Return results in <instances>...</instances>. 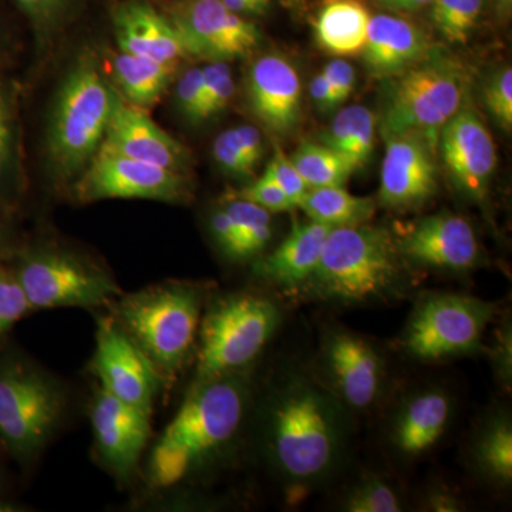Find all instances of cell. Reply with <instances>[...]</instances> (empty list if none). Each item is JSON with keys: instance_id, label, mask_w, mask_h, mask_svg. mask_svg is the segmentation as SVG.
<instances>
[{"instance_id": "obj_11", "label": "cell", "mask_w": 512, "mask_h": 512, "mask_svg": "<svg viewBox=\"0 0 512 512\" xmlns=\"http://www.w3.org/2000/svg\"><path fill=\"white\" fill-rule=\"evenodd\" d=\"M80 201L156 200L180 202L188 197L184 173L124 156L101 144L76 183Z\"/></svg>"}, {"instance_id": "obj_50", "label": "cell", "mask_w": 512, "mask_h": 512, "mask_svg": "<svg viewBox=\"0 0 512 512\" xmlns=\"http://www.w3.org/2000/svg\"><path fill=\"white\" fill-rule=\"evenodd\" d=\"M433 0H389L384 8L397 10V12H416L430 5Z\"/></svg>"}, {"instance_id": "obj_32", "label": "cell", "mask_w": 512, "mask_h": 512, "mask_svg": "<svg viewBox=\"0 0 512 512\" xmlns=\"http://www.w3.org/2000/svg\"><path fill=\"white\" fill-rule=\"evenodd\" d=\"M224 210L234 221L241 238L242 258L258 254L272 237L271 212L254 202L235 197L225 205Z\"/></svg>"}, {"instance_id": "obj_38", "label": "cell", "mask_w": 512, "mask_h": 512, "mask_svg": "<svg viewBox=\"0 0 512 512\" xmlns=\"http://www.w3.org/2000/svg\"><path fill=\"white\" fill-rule=\"evenodd\" d=\"M237 197L254 202L269 212H285L298 208L282 188L272 180L271 175L266 173L248 187L239 190Z\"/></svg>"}, {"instance_id": "obj_5", "label": "cell", "mask_w": 512, "mask_h": 512, "mask_svg": "<svg viewBox=\"0 0 512 512\" xmlns=\"http://www.w3.org/2000/svg\"><path fill=\"white\" fill-rule=\"evenodd\" d=\"M390 80L383 136L416 133L439 148L441 128L464 109L471 73L457 57L434 49Z\"/></svg>"}, {"instance_id": "obj_24", "label": "cell", "mask_w": 512, "mask_h": 512, "mask_svg": "<svg viewBox=\"0 0 512 512\" xmlns=\"http://www.w3.org/2000/svg\"><path fill=\"white\" fill-rule=\"evenodd\" d=\"M451 402L440 390L414 394L397 413L393 423L394 447L404 456H420L446 433Z\"/></svg>"}, {"instance_id": "obj_6", "label": "cell", "mask_w": 512, "mask_h": 512, "mask_svg": "<svg viewBox=\"0 0 512 512\" xmlns=\"http://www.w3.org/2000/svg\"><path fill=\"white\" fill-rule=\"evenodd\" d=\"M202 295L197 286L168 284L127 296L117 305V322L136 340L160 376L173 379L194 348Z\"/></svg>"}, {"instance_id": "obj_1", "label": "cell", "mask_w": 512, "mask_h": 512, "mask_svg": "<svg viewBox=\"0 0 512 512\" xmlns=\"http://www.w3.org/2000/svg\"><path fill=\"white\" fill-rule=\"evenodd\" d=\"M339 402L305 376H288L275 390L266 412V451L289 483H313L338 463L345 443Z\"/></svg>"}, {"instance_id": "obj_48", "label": "cell", "mask_w": 512, "mask_h": 512, "mask_svg": "<svg viewBox=\"0 0 512 512\" xmlns=\"http://www.w3.org/2000/svg\"><path fill=\"white\" fill-rule=\"evenodd\" d=\"M457 498L443 491H434L429 495V510L439 512H454L461 510Z\"/></svg>"}, {"instance_id": "obj_13", "label": "cell", "mask_w": 512, "mask_h": 512, "mask_svg": "<svg viewBox=\"0 0 512 512\" xmlns=\"http://www.w3.org/2000/svg\"><path fill=\"white\" fill-rule=\"evenodd\" d=\"M171 22L188 56L212 62L248 56L261 40L254 23L229 10L221 0H191L175 12Z\"/></svg>"}, {"instance_id": "obj_54", "label": "cell", "mask_w": 512, "mask_h": 512, "mask_svg": "<svg viewBox=\"0 0 512 512\" xmlns=\"http://www.w3.org/2000/svg\"><path fill=\"white\" fill-rule=\"evenodd\" d=\"M258 2H261L262 5L266 6V8H268L269 3H271V0H258Z\"/></svg>"}, {"instance_id": "obj_55", "label": "cell", "mask_w": 512, "mask_h": 512, "mask_svg": "<svg viewBox=\"0 0 512 512\" xmlns=\"http://www.w3.org/2000/svg\"><path fill=\"white\" fill-rule=\"evenodd\" d=\"M389 2V0H377V3H379V5H386V3Z\"/></svg>"}, {"instance_id": "obj_35", "label": "cell", "mask_w": 512, "mask_h": 512, "mask_svg": "<svg viewBox=\"0 0 512 512\" xmlns=\"http://www.w3.org/2000/svg\"><path fill=\"white\" fill-rule=\"evenodd\" d=\"M32 311L15 272L0 265V340Z\"/></svg>"}, {"instance_id": "obj_2", "label": "cell", "mask_w": 512, "mask_h": 512, "mask_svg": "<svg viewBox=\"0 0 512 512\" xmlns=\"http://www.w3.org/2000/svg\"><path fill=\"white\" fill-rule=\"evenodd\" d=\"M248 402V380L242 372L192 384L151 453V487H173L227 446L237 436Z\"/></svg>"}, {"instance_id": "obj_22", "label": "cell", "mask_w": 512, "mask_h": 512, "mask_svg": "<svg viewBox=\"0 0 512 512\" xmlns=\"http://www.w3.org/2000/svg\"><path fill=\"white\" fill-rule=\"evenodd\" d=\"M113 20L121 52L174 64L188 56L171 19H165L147 3H123L114 12Z\"/></svg>"}, {"instance_id": "obj_33", "label": "cell", "mask_w": 512, "mask_h": 512, "mask_svg": "<svg viewBox=\"0 0 512 512\" xmlns=\"http://www.w3.org/2000/svg\"><path fill=\"white\" fill-rule=\"evenodd\" d=\"M349 512H399L403 510L399 495L382 478L369 477L355 485L343 501Z\"/></svg>"}, {"instance_id": "obj_14", "label": "cell", "mask_w": 512, "mask_h": 512, "mask_svg": "<svg viewBox=\"0 0 512 512\" xmlns=\"http://www.w3.org/2000/svg\"><path fill=\"white\" fill-rule=\"evenodd\" d=\"M379 201L390 210H414L437 192L436 151L416 133L386 134Z\"/></svg>"}, {"instance_id": "obj_51", "label": "cell", "mask_w": 512, "mask_h": 512, "mask_svg": "<svg viewBox=\"0 0 512 512\" xmlns=\"http://www.w3.org/2000/svg\"><path fill=\"white\" fill-rule=\"evenodd\" d=\"M495 3H497L498 9H500V12H503L504 15L510 13L512 0H495Z\"/></svg>"}, {"instance_id": "obj_10", "label": "cell", "mask_w": 512, "mask_h": 512, "mask_svg": "<svg viewBox=\"0 0 512 512\" xmlns=\"http://www.w3.org/2000/svg\"><path fill=\"white\" fill-rule=\"evenodd\" d=\"M30 309L97 308L120 295L111 276L62 251L26 255L15 272Z\"/></svg>"}, {"instance_id": "obj_4", "label": "cell", "mask_w": 512, "mask_h": 512, "mask_svg": "<svg viewBox=\"0 0 512 512\" xmlns=\"http://www.w3.org/2000/svg\"><path fill=\"white\" fill-rule=\"evenodd\" d=\"M116 99L96 56L82 53L64 77L50 120L47 153L57 180H76L86 170L106 136Z\"/></svg>"}, {"instance_id": "obj_43", "label": "cell", "mask_w": 512, "mask_h": 512, "mask_svg": "<svg viewBox=\"0 0 512 512\" xmlns=\"http://www.w3.org/2000/svg\"><path fill=\"white\" fill-rule=\"evenodd\" d=\"M211 228L212 234L217 239L218 245L224 249L225 254L234 256V258H242V245L238 229L224 208L212 215Z\"/></svg>"}, {"instance_id": "obj_20", "label": "cell", "mask_w": 512, "mask_h": 512, "mask_svg": "<svg viewBox=\"0 0 512 512\" xmlns=\"http://www.w3.org/2000/svg\"><path fill=\"white\" fill-rule=\"evenodd\" d=\"M101 144L134 160L160 165L177 173L185 174L188 165L187 150L157 126L146 110L128 104L119 96Z\"/></svg>"}, {"instance_id": "obj_52", "label": "cell", "mask_w": 512, "mask_h": 512, "mask_svg": "<svg viewBox=\"0 0 512 512\" xmlns=\"http://www.w3.org/2000/svg\"><path fill=\"white\" fill-rule=\"evenodd\" d=\"M6 244V231L5 227H3L2 222H0V251H2L3 247Z\"/></svg>"}, {"instance_id": "obj_53", "label": "cell", "mask_w": 512, "mask_h": 512, "mask_svg": "<svg viewBox=\"0 0 512 512\" xmlns=\"http://www.w3.org/2000/svg\"><path fill=\"white\" fill-rule=\"evenodd\" d=\"M16 511V508H13V505L0 503V512H12Z\"/></svg>"}, {"instance_id": "obj_37", "label": "cell", "mask_w": 512, "mask_h": 512, "mask_svg": "<svg viewBox=\"0 0 512 512\" xmlns=\"http://www.w3.org/2000/svg\"><path fill=\"white\" fill-rule=\"evenodd\" d=\"M178 110L190 123H202L204 107V77L200 67H192L180 77L177 83Z\"/></svg>"}, {"instance_id": "obj_12", "label": "cell", "mask_w": 512, "mask_h": 512, "mask_svg": "<svg viewBox=\"0 0 512 512\" xmlns=\"http://www.w3.org/2000/svg\"><path fill=\"white\" fill-rule=\"evenodd\" d=\"M94 370L101 389L121 402L153 413L160 373L116 319L100 320Z\"/></svg>"}, {"instance_id": "obj_19", "label": "cell", "mask_w": 512, "mask_h": 512, "mask_svg": "<svg viewBox=\"0 0 512 512\" xmlns=\"http://www.w3.org/2000/svg\"><path fill=\"white\" fill-rule=\"evenodd\" d=\"M326 373L333 393L340 402L353 409L372 406L383 384L382 357L367 340L349 332H335L326 340Z\"/></svg>"}, {"instance_id": "obj_28", "label": "cell", "mask_w": 512, "mask_h": 512, "mask_svg": "<svg viewBox=\"0 0 512 512\" xmlns=\"http://www.w3.org/2000/svg\"><path fill=\"white\" fill-rule=\"evenodd\" d=\"M298 208H302L311 221L340 228L366 224L375 215L376 202L372 198L350 194L343 185H335L309 188Z\"/></svg>"}, {"instance_id": "obj_45", "label": "cell", "mask_w": 512, "mask_h": 512, "mask_svg": "<svg viewBox=\"0 0 512 512\" xmlns=\"http://www.w3.org/2000/svg\"><path fill=\"white\" fill-rule=\"evenodd\" d=\"M37 25H47L56 18L66 0H15Z\"/></svg>"}, {"instance_id": "obj_15", "label": "cell", "mask_w": 512, "mask_h": 512, "mask_svg": "<svg viewBox=\"0 0 512 512\" xmlns=\"http://www.w3.org/2000/svg\"><path fill=\"white\" fill-rule=\"evenodd\" d=\"M441 157L454 184L471 200L487 197L497 167L493 136L476 111L461 109L439 136Z\"/></svg>"}, {"instance_id": "obj_44", "label": "cell", "mask_w": 512, "mask_h": 512, "mask_svg": "<svg viewBox=\"0 0 512 512\" xmlns=\"http://www.w3.org/2000/svg\"><path fill=\"white\" fill-rule=\"evenodd\" d=\"M232 130H234L238 146L241 148L242 156L247 160L249 167L255 171L264 157V141H262L261 133L251 124H242Z\"/></svg>"}, {"instance_id": "obj_18", "label": "cell", "mask_w": 512, "mask_h": 512, "mask_svg": "<svg viewBox=\"0 0 512 512\" xmlns=\"http://www.w3.org/2000/svg\"><path fill=\"white\" fill-rule=\"evenodd\" d=\"M249 106L271 133L288 136L302 117V83L285 56L268 53L256 59L248 73Z\"/></svg>"}, {"instance_id": "obj_8", "label": "cell", "mask_w": 512, "mask_h": 512, "mask_svg": "<svg viewBox=\"0 0 512 512\" xmlns=\"http://www.w3.org/2000/svg\"><path fill=\"white\" fill-rule=\"evenodd\" d=\"M63 412L64 394L55 380L22 362L0 366V444L13 457H35Z\"/></svg>"}, {"instance_id": "obj_25", "label": "cell", "mask_w": 512, "mask_h": 512, "mask_svg": "<svg viewBox=\"0 0 512 512\" xmlns=\"http://www.w3.org/2000/svg\"><path fill=\"white\" fill-rule=\"evenodd\" d=\"M372 16L360 0H325L315 20V37L329 55H362Z\"/></svg>"}, {"instance_id": "obj_23", "label": "cell", "mask_w": 512, "mask_h": 512, "mask_svg": "<svg viewBox=\"0 0 512 512\" xmlns=\"http://www.w3.org/2000/svg\"><path fill=\"white\" fill-rule=\"evenodd\" d=\"M330 229L315 221L293 225L284 242L261 262L259 274L282 288H301L319 264Z\"/></svg>"}, {"instance_id": "obj_34", "label": "cell", "mask_w": 512, "mask_h": 512, "mask_svg": "<svg viewBox=\"0 0 512 512\" xmlns=\"http://www.w3.org/2000/svg\"><path fill=\"white\" fill-rule=\"evenodd\" d=\"M202 77H204L202 119L207 121L227 110L235 94V82L231 67L221 60L202 67Z\"/></svg>"}, {"instance_id": "obj_3", "label": "cell", "mask_w": 512, "mask_h": 512, "mask_svg": "<svg viewBox=\"0 0 512 512\" xmlns=\"http://www.w3.org/2000/svg\"><path fill=\"white\" fill-rule=\"evenodd\" d=\"M407 264L387 228L367 222L332 228L302 289L312 298L346 306L389 301L407 289Z\"/></svg>"}, {"instance_id": "obj_7", "label": "cell", "mask_w": 512, "mask_h": 512, "mask_svg": "<svg viewBox=\"0 0 512 512\" xmlns=\"http://www.w3.org/2000/svg\"><path fill=\"white\" fill-rule=\"evenodd\" d=\"M281 323L271 299L237 293L215 302L201 320L195 382L242 372L254 362Z\"/></svg>"}, {"instance_id": "obj_46", "label": "cell", "mask_w": 512, "mask_h": 512, "mask_svg": "<svg viewBox=\"0 0 512 512\" xmlns=\"http://www.w3.org/2000/svg\"><path fill=\"white\" fill-rule=\"evenodd\" d=\"M495 363H497L498 372L501 373L504 380L510 382L511 379V330L510 326L503 329L500 333L497 345H495Z\"/></svg>"}, {"instance_id": "obj_41", "label": "cell", "mask_w": 512, "mask_h": 512, "mask_svg": "<svg viewBox=\"0 0 512 512\" xmlns=\"http://www.w3.org/2000/svg\"><path fill=\"white\" fill-rule=\"evenodd\" d=\"M212 154L222 170L232 177L249 178L255 174V171L249 167L247 160L242 156L232 128L215 138Z\"/></svg>"}, {"instance_id": "obj_26", "label": "cell", "mask_w": 512, "mask_h": 512, "mask_svg": "<svg viewBox=\"0 0 512 512\" xmlns=\"http://www.w3.org/2000/svg\"><path fill=\"white\" fill-rule=\"evenodd\" d=\"M174 72V63L158 62L133 53L121 52L113 60V73L121 93L128 103L144 110L161 100Z\"/></svg>"}, {"instance_id": "obj_17", "label": "cell", "mask_w": 512, "mask_h": 512, "mask_svg": "<svg viewBox=\"0 0 512 512\" xmlns=\"http://www.w3.org/2000/svg\"><path fill=\"white\" fill-rule=\"evenodd\" d=\"M97 453L110 471L128 478L147 446L151 413L97 390L90 410Z\"/></svg>"}, {"instance_id": "obj_21", "label": "cell", "mask_w": 512, "mask_h": 512, "mask_svg": "<svg viewBox=\"0 0 512 512\" xmlns=\"http://www.w3.org/2000/svg\"><path fill=\"white\" fill-rule=\"evenodd\" d=\"M434 49L429 36L416 23L380 13L370 19L362 55L370 76L389 80L421 62Z\"/></svg>"}, {"instance_id": "obj_40", "label": "cell", "mask_w": 512, "mask_h": 512, "mask_svg": "<svg viewBox=\"0 0 512 512\" xmlns=\"http://www.w3.org/2000/svg\"><path fill=\"white\" fill-rule=\"evenodd\" d=\"M13 133H15V120H13L12 101L8 90L0 84V198L6 190L10 168H12Z\"/></svg>"}, {"instance_id": "obj_49", "label": "cell", "mask_w": 512, "mask_h": 512, "mask_svg": "<svg viewBox=\"0 0 512 512\" xmlns=\"http://www.w3.org/2000/svg\"><path fill=\"white\" fill-rule=\"evenodd\" d=\"M225 6L232 12L239 13H252V15H261L265 13L264 5L258 2V0H221Z\"/></svg>"}, {"instance_id": "obj_39", "label": "cell", "mask_w": 512, "mask_h": 512, "mask_svg": "<svg viewBox=\"0 0 512 512\" xmlns=\"http://www.w3.org/2000/svg\"><path fill=\"white\" fill-rule=\"evenodd\" d=\"M265 173L271 175L272 180L282 188V191L298 207L303 195L306 194L309 188L303 181L301 174L296 170L295 165H293L291 157L286 156L278 143L274 144V157H272Z\"/></svg>"}, {"instance_id": "obj_30", "label": "cell", "mask_w": 512, "mask_h": 512, "mask_svg": "<svg viewBox=\"0 0 512 512\" xmlns=\"http://www.w3.org/2000/svg\"><path fill=\"white\" fill-rule=\"evenodd\" d=\"M474 456L478 467L497 483L512 481V426L507 417L491 420L481 431Z\"/></svg>"}, {"instance_id": "obj_16", "label": "cell", "mask_w": 512, "mask_h": 512, "mask_svg": "<svg viewBox=\"0 0 512 512\" xmlns=\"http://www.w3.org/2000/svg\"><path fill=\"white\" fill-rule=\"evenodd\" d=\"M407 262L446 271H467L480 258L476 231L460 215L441 212L417 221L397 237Z\"/></svg>"}, {"instance_id": "obj_9", "label": "cell", "mask_w": 512, "mask_h": 512, "mask_svg": "<svg viewBox=\"0 0 512 512\" xmlns=\"http://www.w3.org/2000/svg\"><path fill=\"white\" fill-rule=\"evenodd\" d=\"M495 312L494 303L474 296H426L414 309L404 330V349L421 362H439L476 352Z\"/></svg>"}, {"instance_id": "obj_27", "label": "cell", "mask_w": 512, "mask_h": 512, "mask_svg": "<svg viewBox=\"0 0 512 512\" xmlns=\"http://www.w3.org/2000/svg\"><path fill=\"white\" fill-rule=\"evenodd\" d=\"M375 134V114L365 106H350L335 117L322 143L336 151L356 171L372 157Z\"/></svg>"}, {"instance_id": "obj_42", "label": "cell", "mask_w": 512, "mask_h": 512, "mask_svg": "<svg viewBox=\"0 0 512 512\" xmlns=\"http://www.w3.org/2000/svg\"><path fill=\"white\" fill-rule=\"evenodd\" d=\"M322 73L329 84L335 107L345 103L355 90L356 73L352 64L346 62V60L335 59L326 64Z\"/></svg>"}, {"instance_id": "obj_47", "label": "cell", "mask_w": 512, "mask_h": 512, "mask_svg": "<svg viewBox=\"0 0 512 512\" xmlns=\"http://www.w3.org/2000/svg\"><path fill=\"white\" fill-rule=\"evenodd\" d=\"M309 94H311L313 103L320 111H332L336 109L333 103L332 93H330L329 84L326 82L323 73L316 74L309 83Z\"/></svg>"}, {"instance_id": "obj_29", "label": "cell", "mask_w": 512, "mask_h": 512, "mask_svg": "<svg viewBox=\"0 0 512 512\" xmlns=\"http://www.w3.org/2000/svg\"><path fill=\"white\" fill-rule=\"evenodd\" d=\"M308 188L343 185L355 173L332 148L323 143H303L291 157Z\"/></svg>"}, {"instance_id": "obj_31", "label": "cell", "mask_w": 512, "mask_h": 512, "mask_svg": "<svg viewBox=\"0 0 512 512\" xmlns=\"http://www.w3.org/2000/svg\"><path fill=\"white\" fill-rule=\"evenodd\" d=\"M430 5L434 29L447 43L461 45L476 29L485 0H433Z\"/></svg>"}, {"instance_id": "obj_36", "label": "cell", "mask_w": 512, "mask_h": 512, "mask_svg": "<svg viewBox=\"0 0 512 512\" xmlns=\"http://www.w3.org/2000/svg\"><path fill=\"white\" fill-rule=\"evenodd\" d=\"M485 106L498 126L510 133L512 128V70L504 67L491 77L484 89Z\"/></svg>"}]
</instances>
